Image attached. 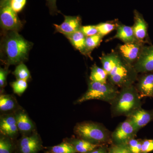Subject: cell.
<instances>
[{
    "label": "cell",
    "instance_id": "cell-12",
    "mask_svg": "<svg viewBox=\"0 0 153 153\" xmlns=\"http://www.w3.org/2000/svg\"><path fill=\"white\" fill-rule=\"evenodd\" d=\"M81 25L80 17L64 16V22L61 25H54L57 32L66 36L79 31L82 27Z\"/></svg>",
    "mask_w": 153,
    "mask_h": 153
},
{
    "label": "cell",
    "instance_id": "cell-8",
    "mask_svg": "<svg viewBox=\"0 0 153 153\" xmlns=\"http://www.w3.org/2000/svg\"><path fill=\"white\" fill-rule=\"evenodd\" d=\"M0 19L2 27L4 30L16 31L22 28V23L17 13L9 5L1 8Z\"/></svg>",
    "mask_w": 153,
    "mask_h": 153
},
{
    "label": "cell",
    "instance_id": "cell-6",
    "mask_svg": "<svg viewBox=\"0 0 153 153\" xmlns=\"http://www.w3.org/2000/svg\"><path fill=\"white\" fill-rule=\"evenodd\" d=\"M137 130L128 119L121 124L112 134L116 145L126 144L136 134Z\"/></svg>",
    "mask_w": 153,
    "mask_h": 153
},
{
    "label": "cell",
    "instance_id": "cell-11",
    "mask_svg": "<svg viewBox=\"0 0 153 153\" xmlns=\"http://www.w3.org/2000/svg\"><path fill=\"white\" fill-rule=\"evenodd\" d=\"M143 47L139 42L127 43L119 47L120 52L124 60L131 64L137 60Z\"/></svg>",
    "mask_w": 153,
    "mask_h": 153
},
{
    "label": "cell",
    "instance_id": "cell-28",
    "mask_svg": "<svg viewBox=\"0 0 153 153\" xmlns=\"http://www.w3.org/2000/svg\"><path fill=\"white\" fill-rule=\"evenodd\" d=\"M14 93L21 95L25 92L27 88V80L24 79H17L11 84Z\"/></svg>",
    "mask_w": 153,
    "mask_h": 153
},
{
    "label": "cell",
    "instance_id": "cell-36",
    "mask_svg": "<svg viewBox=\"0 0 153 153\" xmlns=\"http://www.w3.org/2000/svg\"><path fill=\"white\" fill-rule=\"evenodd\" d=\"M87 153H107L106 150L103 148H97Z\"/></svg>",
    "mask_w": 153,
    "mask_h": 153
},
{
    "label": "cell",
    "instance_id": "cell-32",
    "mask_svg": "<svg viewBox=\"0 0 153 153\" xmlns=\"http://www.w3.org/2000/svg\"><path fill=\"white\" fill-rule=\"evenodd\" d=\"M108 153H131L126 144L116 145L110 150Z\"/></svg>",
    "mask_w": 153,
    "mask_h": 153
},
{
    "label": "cell",
    "instance_id": "cell-22",
    "mask_svg": "<svg viewBox=\"0 0 153 153\" xmlns=\"http://www.w3.org/2000/svg\"><path fill=\"white\" fill-rule=\"evenodd\" d=\"M108 74L103 68L94 65L91 68L90 79L91 81L106 83Z\"/></svg>",
    "mask_w": 153,
    "mask_h": 153
},
{
    "label": "cell",
    "instance_id": "cell-25",
    "mask_svg": "<svg viewBox=\"0 0 153 153\" xmlns=\"http://www.w3.org/2000/svg\"><path fill=\"white\" fill-rule=\"evenodd\" d=\"M102 37L99 34L93 36L86 37L85 45L88 54L98 47L102 41Z\"/></svg>",
    "mask_w": 153,
    "mask_h": 153
},
{
    "label": "cell",
    "instance_id": "cell-15",
    "mask_svg": "<svg viewBox=\"0 0 153 153\" xmlns=\"http://www.w3.org/2000/svg\"><path fill=\"white\" fill-rule=\"evenodd\" d=\"M15 117L19 131L24 134L33 131L35 127L34 124L26 113L19 111L15 114Z\"/></svg>",
    "mask_w": 153,
    "mask_h": 153
},
{
    "label": "cell",
    "instance_id": "cell-34",
    "mask_svg": "<svg viewBox=\"0 0 153 153\" xmlns=\"http://www.w3.org/2000/svg\"><path fill=\"white\" fill-rule=\"evenodd\" d=\"M9 71L7 69L1 68L0 69V87L3 88L6 85L7 78Z\"/></svg>",
    "mask_w": 153,
    "mask_h": 153
},
{
    "label": "cell",
    "instance_id": "cell-29",
    "mask_svg": "<svg viewBox=\"0 0 153 153\" xmlns=\"http://www.w3.org/2000/svg\"><path fill=\"white\" fill-rule=\"evenodd\" d=\"M142 141L132 139L126 144L131 153H141Z\"/></svg>",
    "mask_w": 153,
    "mask_h": 153
},
{
    "label": "cell",
    "instance_id": "cell-18",
    "mask_svg": "<svg viewBox=\"0 0 153 153\" xmlns=\"http://www.w3.org/2000/svg\"><path fill=\"white\" fill-rule=\"evenodd\" d=\"M117 30L116 34L113 38L120 39L125 44L138 42L135 36L133 27L120 25H119Z\"/></svg>",
    "mask_w": 153,
    "mask_h": 153
},
{
    "label": "cell",
    "instance_id": "cell-10",
    "mask_svg": "<svg viewBox=\"0 0 153 153\" xmlns=\"http://www.w3.org/2000/svg\"><path fill=\"white\" fill-rule=\"evenodd\" d=\"M134 24L133 26L134 33L139 43H149L148 34V25L142 15L136 10L134 11Z\"/></svg>",
    "mask_w": 153,
    "mask_h": 153
},
{
    "label": "cell",
    "instance_id": "cell-23",
    "mask_svg": "<svg viewBox=\"0 0 153 153\" xmlns=\"http://www.w3.org/2000/svg\"><path fill=\"white\" fill-rule=\"evenodd\" d=\"M51 153H76V152L72 145L67 141L60 144L50 147L48 150Z\"/></svg>",
    "mask_w": 153,
    "mask_h": 153
},
{
    "label": "cell",
    "instance_id": "cell-30",
    "mask_svg": "<svg viewBox=\"0 0 153 153\" xmlns=\"http://www.w3.org/2000/svg\"><path fill=\"white\" fill-rule=\"evenodd\" d=\"M27 0H11L9 6L14 12L18 13L24 9Z\"/></svg>",
    "mask_w": 153,
    "mask_h": 153
},
{
    "label": "cell",
    "instance_id": "cell-17",
    "mask_svg": "<svg viewBox=\"0 0 153 153\" xmlns=\"http://www.w3.org/2000/svg\"><path fill=\"white\" fill-rule=\"evenodd\" d=\"M65 36L68 38L74 48L83 55H88L85 45L86 36L80 30Z\"/></svg>",
    "mask_w": 153,
    "mask_h": 153
},
{
    "label": "cell",
    "instance_id": "cell-27",
    "mask_svg": "<svg viewBox=\"0 0 153 153\" xmlns=\"http://www.w3.org/2000/svg\"><path fill=\"white\" fill-rule=\"evenodd\" d=\"M119 25L114 23L105 22L96 25L98 31V34L102 36H105L112 32L115 29H117Z\"/></svg>",
    "mask_w": 153,
    "mask_h": 153
},
{
    "label": "cell",
    "instance_id": "cell-16",
    "mask_svg": "<svg viewBox=\"0 0 153 153\" xmlns=\"http://www.w3.org/2000/svg\"><path fill=\"white\" fill-rule=\"evenodd\" d=\"M138 89L143 97L153 96V72H149L140 79Z\"/></svg>",
    "mask_w": 153,
    "mask_h": 153
},
{
    "label": "cell",
    "instance_id": "cell-38",
    "mask_svg": "<svg viewBox=\"0 0 153 153\" xmlns=\"http://www.w3.org/2000/svg\"><path fill=\"white\" fill-rule=\"evenodd\" d=\"M45 153H51V152H49V151H47V152H45Z\"/></svg>",
    "mask_w": 153,
    "mask_h": 153
},
{
    "label": "cell",
    "instance_id": "cell-21",
    "mask_svg": "<svg viewBox=\"0 0 153 153\" xmlns=\"http://www.w3.org/2000/svg\"><path fill=\"white\" fill-rule=\"evenodd\" d=\"M18 106L16 99L8 94L0 96V110L2 112H8L14 110Z\"/></svg>",
    "mask_w": 153,
    "mask_h": 153
},
{
    "label": "cell",
    "instance_id": "cell-4",
    "mask_svg": "<svg viewBox=\"0 0 153 153\" xmlns=\"http://www.w3.org/2000/svg\"><path fill=\"white\" fill-rule=\"evenodd\" d=\"M74 131L79 138L95 144L100 145L108 139L107 134L104 128L93 123L77 124L74 128Z\"/></svg>",
    "mask_w": 153,
    "mask_h": 153
},
{
    "label": "cell",
    "instance_id": "cell-35",
    "mask_svg": "<svg viewBox=\"0 0 153 153\" xmlns=\"http://www.w3.org/2000/svg\"><path fill=\"white\" fill-rule=\"evenodd\" d=\"M47 2V6L49 7L50 13L52 15L57 14L59 11L57 10L56 6V1L57 0H46Z\"/></svg>",
    "mask_w": 153,
    "mask_h": 153
},
{
    "label": "cell",
    "instance_id": "cell-2",
    "mask_svg": "<svg viewBox=\"0 0 153 153\" xmlns=\"http://www.w3.org/2000/svg\"><path fill=\"white\" fill-rule=\"evenodd\" d=\"M141 101L137 90L132 86L123 87L113 101V109L115 114L129 115L140 107Z\"/></svg>",
    "mask_w": 153,
    "mask_h": 153
},
{
    "label": "cell",
    "instance_id": "cell-9",
    "mask_svg": "<svg viewBox=\"0 0 153 153\" xmlns=\"http://www.w3.org/2000/svg\"><path fill=\"white\" fill-rule=\"evenodd\" d=\"M42 148L41 138L36 133L22 137L18 143L19 153H38Z\"/></svg>",
    "mask_w": 153,
    "mask_h": 153
},
{
    "label": "cell",
    "instance_id": "cell-31",
    "mask_svg": "<svg viewBox=\"0 0 153 153\" xmlns=\"http://www.w3.org/2000/svg\"><path fill=\"white\" fill-rule=\"evenodd\" d=\"M80 30L86 37L93 36L98 34L96 25L82 26L80 28Z\"/></svg>",
    "mask_w": 153,
    "mask_h": 153
},
{
    "label": "cell",
    "instance_id": "cell-5",
    "mask_svg": "<svg viewBox=\"0 0 153 153\" xmlns=\"http://www.w3.org/2000/svg\"><path fill=\"white\" fill-rule=\"evenodd\" d=\"M137 73L130 63L122 60L110 73L108 77L112 84L123 88L131 85L136 78Z\"/></svg>",
    "mask_w": 153,
    "mask_h": 153
},
{
    "label": "cell",
    "instance_id": "cell-3",
    "mask_svg": "<svg viewBox=\"0 0 153 153\" xmlns=\"http://www.w3.org/2000/svg\"><path fill=\"white\" fill-rule=\"evenodd\" d=\"M118 94L116 89L112 85L91 81L86 92L76 100V103H82L91 100L113 102Z\"/></svg>",
    "mask_w": 153,
    "mask_h": 153
},
{
    "label": "cell",
    "instance_id": "cell-26",
    "mask_svg": "<svg viewBox=\"0 0 153 153\" xmlns=\"http://www.w3.org/2000/svg\"><path fill=\"white\" fill-rule=\"evenodd\" d=\"M13 74L17 79L27 80L30 78V74L27 67L24 63H21L16 67Z\"/></svg>",
    "mask_w": 153,
    "mask_h": 153
},
{
    "label": "cell",
    "instance_id": "cell-7",
    "mask_svg": "<svg viewBox=\"0 0 153 153\" xmlns=\"http://www.w3.org/2000/svg\"><path fill=\"white\" fill-rule=\"evenodd\" d=\"M134 67L137 72L149 73L153 71V45L143 47Z\"/></svg>",
    "mask_w": 153,
    "mask_h": 153
},
{
    "label": "cell",
    "instance_id": "cell-24",
    "mask_svg": "<svg viewBox=\"0 0 153 153\" xmlns=\"http://www.w3.org/2000/svg\"><path fill=\"white\" fill-rule=\"evenodd\" d=\"M13 139L1 134L0 137V153H14L15 146Z\"/></svg>",
    "mask_w": 153,
    "mask_h": 153
},
{
    "label": "cell",
    "instance_id": "cell-20",
    "mask_svg": "<svg viewBox=\"0 0 153 153\" xmlns=\"http://www.w3.org/2000/svg\"><path fill=\"white\" fill-rule=\"evenodd\" d=\"M67 142L72 145L76 152L87 153L100 146V145L92 143L82 139H71Z\"/></svg>",
    "mask_w": 153,
    "mask_h": 153
},
{
    "label": "cell",
    "instance_id": "cell-14",
    "mask_svg": "<svg viewBox=\"0 0 153 153\" xmlns=\"http://www.w3.org/2000/svg\"><path fill=\"white\" fill-rule=\"evenodd\" d=\"M128 119L137 130L145 126L153 119V111H146L140 108L129 115Z\"/></svg>",
    "mask_w": 153,
    "mask_h": 153
},
{
    "label": "cell",
    "instance_id": "cell-19",
    "mask_svg": "<svg viewBox=\"0 0 153 153\" xmlns=\"http://www.w3.org/2000/svg\"><path fill=\"white\" fill-rule=\"evenodd\" d=\"M100 58L102 68L106 71L108 75L118 66L122 60L120 56L116 53H111L103 55Z\"/></svg>",
    "mask_w": 153,
    "mask_h": 153
},
{
    "label": "cell",
    "instance_id": "cell-37",
    "mask_svg": "<svg viewBox=\"0 0 153 153\" xmlns=\"http://www.w3.org/2000/svg\"><path fill=\"white\" fill-rule=\"evenodd\" d=\"M11 0H1V8L3 7H5V6H9Z\"/></svg>",
    "mask_w": 153,
    "mask_h": 153
},
{
    "label": "cell",
    "instance_id": "cell-1",
    "mask_svg": "<svg viewBox=\"0 0 153 153\" xmlns=\"http://www.w3.org/2000/svg\"><path fill=\"white\" fill-rule=\"evenodd\" d=\"M30 48V42L16 31L9 33L4 41L3 47L7 64L14 65L26 60Z\"/></svg>",
    "mask_w": 153,
    "mask_h": 153
},
{
    "label": "cell",
    "instance_id": "cell-13",
    "mask_svg": "<svg viewBox=\"0 0 153 153\" xmlns=\"http://www.w3.org/2000/svg\"><path fill=\"white\" fill-rule=\"evenodd\" d=\"M1 133L13 139L18 134L19 129L17 126L15 114H12L1 116L0 119Z\"/></svg>",
    "mask_w": 153,
    "mask_h": 153
},
{
    "label": "cell",
    "instance_id": "cell-33",
    "mask_svg": "<svg viewBox=\"0 0 153 153\" xmlns=\"http://www.w3.org/2000/svg\"><path fill=\"white\" fill-rule=\"evenodd\" d=\"M153 151V140H146L142 141L141 153H148Z\"/></svg>",
    "mask_w": 153,
    "mask_h": 153
}]
</instances>
